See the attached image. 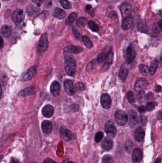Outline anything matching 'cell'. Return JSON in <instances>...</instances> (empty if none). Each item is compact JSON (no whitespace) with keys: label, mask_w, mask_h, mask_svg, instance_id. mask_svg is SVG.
<instances>
[{"label":"cell","mask_w":162,"mask_h":163,"mask_svg":"<svg viewBox=\"0 0 162 163\" xmlns=\"http://www.w3.org/2000/svg\"><path fill=\"white\" fill-rule=\"evenodd\" d=\"M120 10L123 17L129 16L132 12V6L129 3H124L121 5Z\"/></svg>","instance_id":"obj_10"},{"label":"cell","mask_w":162,"mask_h":163,"mask_svg":"<svg viewBox=\"0 0 162 163\" xmlns=\"http://www.w3.org/2000/svg\"><path fill=\"white\" fill-rule=\"evenodd\" d=\"M82 39L83 41V43L86 47H88V49H91L92 47V43L91 41L90 40L88 37L87 36H84L82 37Z\"/></svg>","instance_id":"obj_36"},{"label":"cell","mask_w":162,"mask_h":163,"mask_svg":"<svg viewBox=\"0 0 162 163\" xmlns=\"http://www.w3.org/2000/svg\"><path fill=\"white\" fill-rule=\"evenodd\" d=\"M60 133L62 137L66 140H73L74 139V135L71 131L69 129H64V128H61Z\"/></svg>","instance_id":"obj_21"},{"label":"cell","mask_w":162,"mask_h":163,"mask_svg":"<svg viewBox=\"0 0 162 163\" xmlns=\"http://www.w3.org/2000/svg\"><path fill=\"white\" fill-rule=\"evenodd\" d=\"M140 123L142 125H143L144 124H146V117L144 116V115H141L140 118Z\"/></svg>","instance_id":"obj_47"},{"label":"cell","mask_w":162,"mask_h":163,"mask_svg":"<svg viewBox=\"0 0 162 163\" xmlns=\"http://www.w3.org/2000/svg\"><path fill=\"white\" fill-rule=\"evenodd\" d=\"M79 106L77 104H73V105L72 106V109L74 112H76L78 111L79 110Z\"/></svg>","instance_id":"obj_49"},{"label":"cell","mask_w":162,"mask_h":163,"mask_svg":"<svg viewBox=\"0 0 162 163\" xmlns=\"http://www.w3.org/2000/svg\"><path fill=\"white\" fill-rule=\"evenodd\" d=\"M137 98L139 102L143 103L146 100V96L145 93L144 91H140L137 94Z\"/></svg>","instance_id":"obj_37"},{"label":"cell","mask_w":162,"mask_h":163,"mask_svg":"<svg viewBox=\"0 0 162 163\" xmlns=\"http://www.w3.org/2000/svg\"><path fill=\"white\" fill-rule=\"evenodd\" d=\"M37 66H33L32 67H30L29 69L27 70V71L22 76V80L23 81H28L30 80L35 75L36 73Z\"/></svg>","instance_id":"obj_9"},{"label":"cell","mask_w":162,"mask_h":163,"mask_svg":"<svg viewBox=\"0 0 162 163\" xmlns=\"http://www.w3.org/2000/svg\"><path fill=\"white\" fill-rule=\"evenodd\" d=\"M87 22V18L85 17H79L76 21V25L79 27L84 26Z\"/></svg>","instance_id":"obj_35"},{"label":"cell","mask_w":162,"mask_h":163,"mask_svg":"<svg viewBox=\"0 0 162 163\" xmlns=\"http://www.w3.org/2000/svg\"><path fill=\"white\" fill-rule=\"evenodd\" d=\"M138 121V115L137 113L134 110H130L127 115V121L130 126L134 127Z\"/></svg>","instance_id":"obj_7"},{"label":"cell","mask_w":162,"mask_h":163,"mask_svg":"<svg viewBox=\"0 0 162 163\" xmlns=\"http://www.w3.org/2000/svg\"><path fill=\"white\" fill-rule=\"evenodd\" d=\"M127 100L130 103L133 104L135 102V98H134V95L133 92L131 91H128L127 94Z\"/></svg>","instance_id":"obj_38"},{"label":"cell","mask_w":162,"mask_h":163,"mask_svg":"<svg viewBox=\"0 0 162 163\" xmlns=\"http://www.w3.org/2000/svg\"><path fill=\"white\" fill-rule=\"evenodd\" d=\"M145 135V132L142 127H138L134 131V138L137 142H141L143 140Z\"/></svg>","instance_id":"obj_18"},{"label":"cell","mask_w":162,"mask_h":163,"mask_svg":"<svg viewBox=\"0 0 162 163\" xmlns=\"http://www.w3.org/2000/svg\"><path fill=\"white\" fill-rule=\"evenodd\" d=\"M113 54L112 52L111 51L105 59L106 61H105L104 65H103V69L104 71L107 70L110 66L112 64V61H113Z\"/></svg>","instance_id":"obj_24"},{"label":"cell","mask_w":162,"mask_h":163,"mask_svg":"<svg viewBox=\"0 0 162 163\" xmlns=\"http://www.w3.org/2000/svg\"><path fill=\"white\" fill-rule=\"evenodd\" d=\"M110 49L108 48V49H107L104 51H103L102 53H101L97 57V61L98 62V63H102V62L106 59L107 56H108V54L110 53Z\"/></svg>","instance_id":"obj_25"},{"label":"cell","mask_w":162,"mask_h":163,"mask_svg":"<svg viewBox=\"0 0 162 163\" xmlns=\"http://www.w3.org/2000/svg\"><path fill=\"white\" fill-rule=\"evenodd\" d=\"M128 70L126 68V67L122 66L120 69L119 72V77L121 81L125 82L127 79V77L128 76Z\"/></svg>","instance_id":"obj_26"},{"label":"cell","mask_w":162,"mask_h":163,"mask_svg":"<svg viewBox=\"0 0 162 163\" xmlns=\"http://www.w3.org/2000/svg\"><path fill=\"white\" fill-rule=\"evenodd\" d=\"M48 46V34L44 33L40 37L38 44V51L40 53L46 51Z\"/></svg>","instance_id":"obj_3"},{"label":"cell","mask_w":162,"mask_h":163,"mask_svg":"<svg viewBox=\"0 0 162 163\" xmlns=\"http://www.w3.org/2000/svg\"><path fill=\"white\" fill-rule=\"evenodd\" d=\"M88 1H92V0H88Z\"/></svg>","instance_id":"obj_62"},{"label":"cell","mask_w":162,"mask_h":163,"mask_svg":"<svg viewBox=\"0 0 162 163\" xmlns=\"http://www.w3.org/2000/svg\"><path fill=\"white\" fill-rule=\"evenodd\" d=\"M88 26L89 29L93 32H98L99 30L98 25L92 21H89L88 22Z\"/></svg>","instance_id":"obj_34"},{"label":"cell","mask_w":162,"mask_h":163,"mask_svg":"<svg viewBox=\"0 0 162 163\" xmlns=\"http://www.w3.org/2000/svg\"><path fill=\"white\" fill-rule=\"evenodd\" d=\"M76 87H77L78 89L81 90V91L84 90L85 88L84 85L81 82L77 83V84H76Z\"/></svg>","instance_id":"obj_44"},{"label":"cell","mask_w":162,"mask_h":163,"mask_svg":"<svg viewBox=\"0 0 162 163\" xmlns=\"http://www.w3.org/2000/svg\"><path fill=\"white\" fill-rule=\"evenodd\" d=\"M113 146V142L112 140L108 137L105 138L102 143V147L105 150H110Z\"/></svg>","instance_id":"obj_22"},{"label":"cell","mask_w":162,"mask_h":163,"mask_svg":"<svg viewBox=\"0 0 162 163\" xmlns=\"http://www.w3.org/2000/svg\"><path fill=\"white\" fill-rule=\"evenodd\" d=\"M4 46V40L0 36V49H1Z\"/></svg>","instance_id":"obj_54"},{"label":"cell","mask_w":162,"mask_h":163,"mask_svg":"<svg viewBox=\"0 0 162 163\" xmlns=\"http://www.w3.org/2000/svg\"><path fill=\"white\" fill-rule=\"evenodd\" d=\"M136 57V53L131 45L127 48L126 54L125 56V61L127 64H130L134 60Z\"/></svg>","instance_id":"obj_8"},{"label":"cell","mask_w":162,"mask_h":163,"mask_svg":"<svg viewBox=\"0 0 162 163\" xmlns=\"http://www.w3.org/2000/svg\"><path fill=\"white\" fill-rule=\"evenodd\" d=\"M132 161L133 163H140L142 160V152L139 148H135L132 153Z\"/></svg>","instance_id":"obj_13"},{"label":"cell","mask_w":162,"mask_h":163,"mask_svg":"<svg viewBox=\"0 0 162 163\" xmlns=\"http://www.w3.org/2000/svg\"><path fill=\"white\" fill-rule=\"evenodd\" d=\"M2 158H3V157H2V156H0V161H1V159H2Z\"/></svg>","instance_id":"obj_60"},{"label":"cell","mask_w":162,"mask_h":163,"mask_svg":"<svg viewBox=\"0 0 162 163\" xmlns=\"http://www.w3.org/2000/svg\"><path fill=\"white\" fill-rule=\"evenodd\" d=\"M105 131L108 137H115L117 135V131L114 124L111 121L107 122L105 126Z\"/></svg>","instance_id":"obj_4"},{"label":"cell","mask_w":162,"mask_h":163,"mask_svg":"<svg viewBox=\"0 0 162 163\" xmlns=\"http://www.w3.org/2000/svg\"><path fill=\"white\" fill-rule=\"evenodd\" d=\"M137 29L141 33H146L148 32V27L144 22H140L138 24Z\"/></svg>","instance_id":"obj_32"},{"label":"cell","mask_w":162,"mask_h":163,"mask_svg":"<svg viewBox=\"0 0 162 163\" xmlns=\"http://www.w3.org/2000/svg\"><path fill=\"white\" fill-rule=\"evenodd\" d=\"M60 85L57 81H54L50 85V93L53 96L56 97L60 94Z\"/></svg>","instance_id":"obj_14"},{"label":"cell","mask_w":162,"mask_h":163,"mask_svg":"<svg viewBox=\"0 0 162 163\" xmlns=\"http://www.w3.org/2000/svg\"><path fill=\"white\" fill-rule=\"evenodd\" d=\"M115 119L118 125L124 126L127 122V115L123 110H118L115 115Z\"/></svg>","instance_id":"obj_2"},{"label":"cell","mask_w":162,"mask_h":163,"mask_svg":"<svg viewBox=\"0 0 162 163\" xmlns=\"http://www.w3.org/2000/svg\"><path fill=\"white\" fill-rule=\"evenodd\" d=\"M60 3L62 6L63 7L64 9H69L70 4L67 0H60Z\"/></svg>","instance_id":"obj_42"},{"label":"cell","mask_w":162,"mask_h":163,"mask_svg":"<svg viewBox=\"0 0 162 163\" xmlns=\"http://www.w3.org/2000/svg\"><path fill=\"white\" fill-rule=\"evenodd\" d=\"M1 94H2V90H1V87L0 85V98H1Z\"/></svg>","instance_id":"obj_59"},{"label":"cell","mask_w":162,"mask_h":163,"mask_svg":"<svg viewBox=\"0 0 162 163\" xmlns=\"http://www.w3.org/2000/svg\"><path fill=\"white\" fill-rule=\"evenodd\" d=\"M43 163H58L50 158H47L44 160Z\"/></svg>","instance_id":"obj_48"},{"label":"cell","mask_w":162,"mask_h":163,"mask_svg":"<svg viewBox=\"0 0 162 163\" xmlns=\"http://www.w3.org/2000/svg\"><path fill=\"white\" fill-rule=\"evenodd\" d=\"M77 14L75 13H72L69 14L68 18L66 20V24L68 26H71L74 22L76 18H77Z\"/></svg>","instance_id":"obj_30"},{"label":"cell","mask_w":162,"mask_h":163,"mask_svg":"<svg viewBox=\"0 0 162 163\" xmlns=\"http://www.w3.org/2000/svg\"><path fill=\"white\" fill-rule=\"evenodd\" d=\"M43 115L47 118L51 117L54 113V108L52 105H48L43 108L42 110Z\"/></svg>","instance_id":"obj_16"},{"label":"cell","mask_w":162,"mask_h":163,"mask_svg":"<svg viewBox=\"0 0 162 163\" xmlns=\"http://www.w3.org/2000/svg\"><path fill=\"white\" fill-rule=\"evenodd\" d=\"M40 10L38 5L30 4L27 8V13L30 16H34L38 14Z\"/></svg>","instance_id":"obj_20"},{"label":"cell","mask_w":162,"mask_h":163,"mask_svg":"<svg viewBox=\"0 0 162 163\" xmlns=\"http://www.w3.org/2000/svg\"><path fill=\"white\" fill-rule=\"evenodd\" d=\"M33 3L36 4L37 5L40 4L44 1V0H32Z\"/></svg>","instance_id":"obj_51"},{"label":"cell","mask_w":162,"mask_h":163,"mask_svg":"<svg viewBox=\"0 0 162 163\" xmlns=\"http://www.w3.org/2000/svg\"><path fill=\"white\" fill-rule=\"evenodd\" d=\"M156 92H160L161 91V86L160 85H157L156 86L155 89Z\"/></svg>","instance_id":"obj_52"},{"label":"cell","mask_w":162,"mask_h":163,"mask_svg":"<svg viewBox=\"0 0 162 163\" xmlns=\"http://www.w3.org/2000/svg\"><path fill=\"white\" fill-rule=\"evenodd\" d=\"M0 7H1V4H0Z\"/></svg>","instance_id":"obj_61"},{"label":"cell","mask_w":162,"mask_h":163,"mask_svg":"<svg viewBox=\"0 0 162 163\" xmlns=\"http://www.w3.org/2000/svg\"><path fill=\"white\" fill-rule=\"evenodd\" d=\"M42 131L45 134H49L52 132L53 129V125L50 121H44L42 123Z\"/></svg>","instance_id":"obj_17"},{"label":"cell","mask_w":162,"mask_h":163,"mask_svg":"<svg viewBox=\"0 0 162 163\" xmlns=\"http://www.w3.org/2000/svg\"><path fill=\"white\" fill-rule=\"evenodd\" d=\"M146 107L145 106H142L139 107V109H138V111L140 112H143L146 111Z\"/></svg>","instance_id":"obj_50"},{"label":"cell","mask_w":162,"mask_h":163,"mask_svg":"<svg viewBox=\"0 0 162 163\" xmlns=\"http://www.w3.org/2000/svg\"><path fill=\"white\" fill-rule=\"evenodd\" d=\"M147 85L148 83L146 79L144 78L139 79L136 81V83L134 85V90L138 92L143 91L144 89L146 88Z\"/></svg>","instance_id":"obj_11"},{"label":"cell","mask_w":162,"mask_h":163,"mask_svg":"<svg viewBox=\"0 0 162 163\" xmlns=\"http://www.w3.org/2000/svg\"><path fill=\"white\" fill-rule=\"evenodd\" d=\"M108 17L109 18H112V19H116L117 17V14L115 11H111L108 14Z\"/></svg>","instance_id":"obj_46"},{"label":"cell","mask_w":162,"mask_h":163,"mask_svg":"<svg viewBox=\"0 0 162 163\" xmlns=\"http://www.w3.org/2000/svg\"><path fill=\"white\" fill-rule=\"evenodd\" d=\"M158 66V61L157 60H155L151 63V65L149 69V73L151 75H153L156 72V71Z\"/></svg>","instance_id":"obj_28"},{"label":"cell","mask_w":162,"mask_h":163,"mask_svg":"<svg viewBox=\"0 0 162 163\" xmlns=\"http://www.w3.org/2000/svg\"><path fill=\"white\" fill-rule=\"evenodd\" d=\"M64 89L66 92L69 95L73 96L76 92V88L74 86L73 83L71 80H66L64 83Z\"/></svg>","instance_id":"obj_5"},{"label":"cell","mask_w":162,"mask_h":163,"mask_svg":"<svg viewBox=\"0 0 162 163\" xmlns=\"http://www.w3.org/2000/svg\"><path fill=\"white\" fill-rule=\"evenodd\" d=\"M72 31H73V34H74V36L75 37V38H77V39L79 38V37L81 36V34L77 29L73 27V29H72Z\"/></svg>","instance_id":"obj_45"},{"label":"cell","mask_w":162,"mask_h":163,"mask_svg":"<svg viewBox=\"0 0 162 163\" xmlns=\"http://www.w3.org/2000/svg\"><path fill=\"white\" fill-rule=\"evenodd\" d=\"M134 144L131 140H128L125 144V149L127 153L130 154L133 147Z\"/></svg>","instance_id":"obj_33"},{"label":"cell","mask_w":162,"mask_h":163,"mask_svg":"<svg viewBox=\"0 0 162 163\" xmlns=\"http://www.w3.org/2000/svg\"><path fill=\"white\" fill-rule=\"evenodd\" d=\"M62 163H74L73 162H72V161H69V160L67 158V159H65L63 161V162Z\"/></svg>","instance_id":"obj_56"},{"label":"cell","mask_w":162,"mask_h":163,"mask_svg":"<svg viewBox=\"0 0 162 163\" xmlns=\"http://www.w3.org/2000/svg\"><path fill=\"white\" fill-rule=\"evenodd\" d=\"M162 31V21L159 22L155 23L153 25L152 28V31L156 34H159Z\"/></svg>","instance_id":"obj_31"},{"label":"cell","mask_w":162,"mask_h":163,"mask_svg":"<svg viewBox=\"0 0 162 163\" xmlns=\"http://www.w3.org/2000/svg\"><path fill=\"white\" fill-rule=\"evenodd\" d=\"M83 51V49L81 47L77 46H67L64 49V52H67L68 53L78 54L81 53Z\"/></svg>","instance_id":"obj_15"},{"label":"cell","mask_w":162,"mask_h":163,"mask_svg":"<svg viewBox=\"0 0 162 163\" xmlns=\"http://www.w3.org/2000/svg\"><path fill=\"white\" fill-rule=\"evenodd\" d=\"M86 9L87 10H90L91 9L92 6L90 4H87L86 5Z\"/></svg>","instance_id":"obj_57"},{"label":"cell","mask_w":162,"mask_h":163,"mask_svg":"<svg viewBox=\"0 0 162 163\" xmlns=\"http://www.w3.org/2000/svg\"><path fill=\"white\" fill-rule=\"evenodd\" d=\"M155 106H156V105L154 102H148L146 107V109L148 111H152V110H153L155 109Z\"/></svg>","instance_id":"obj_43"},{"label":"cell","mask_w":162,"mask_h":163,"mask_svg":"<svg viewBox=\"0 0 162 163\" xmlns=\"http://www.w3.org/2000/svg\"><path fill=\"white\" fill-rule=\"evenodd\" d=\"M133 22V17L131 16L125 18L122 23V28L123 30H127L130 29Z\"/></svg>","instance_id":"obj_19"},{"label":"cell","mask_w":162,"mask_h":163,"mask_svg":"<svg viewBox=\"0 0 162 163\" xmlns=\"http://www.w3.org/2000/svg\"><path fill=\"white\" fill-rule=\"evenodd\" d=\"M10 163H20L19 161L18 160L16 159H14V158H11V160Z\"/></svg>","instance_id":"obj_55"},{"label":"cell","mask_w":162,"mask_h":163,"mask_svg":"<svg viewBox=\"0 0 162 163\" xmlns=\"http://www.w3.org/2000/svg\"><path fill=\"white\" fill-rule=\"evenodd\" d=\"M161 158L158 157L157 158L156 160L155 161V163H161Z\"/></svg>","instance_id":"obj_58"},{"label":"cell","mask_w":162,"mask_h":163,"mask_svg":"<svg viewBox=\"0 0 162 163\" xmlns=\"http://www.w3.org/2000/svg\"><path fill=\"white\" fill-rule=\"evenodd\" d=\"M34 92V88L32 87H28L21 91L19 93V95L21 96H28L29 95L33 94Z\"/></svg>","instance_id":"obj_29"},{"label":"cell","mask_w":162,"mask_h":163,"mask_svg":"<svg viewBox=\"0 0 162 163\" xmlns=\"http://www.w3.org/2000/svg\"><path fill=\"white\" fill-rule=\"evenodd\" d=\"M65 58V69L69 75L74 76L76 73L75 60L71 53L64 52Z\"/></svg>","instance_id":"obj_1"},{"label":"cell","mask_w":162,"mask_h":163,"mask_svg":"<svg viewBox=\"0 0 162 163\" xmlns=\"http://www.w3.org/2000/svg\"><path fill=\"white\" fill-rule=\"evenodd\" d=\"M53 15L54 17L59 19H62L65 18L66 15L65 11L60 8H56L53 12Z\"/></svg>","instance_id":"obj_23"},{"label":"cell","mask_w":162,"mask_h":163,"mask_svg":"<svg viewBox=\"0 0 162 163\" xmlns=\"http://www.w3.org/2000/svg\"><path fill=\"white\" fill-rule=\"evenodd\" d=\"M113 160L111 156L109 154H106L103 157L102 163H113Z\"/></svg>","instance_id":"obj_39"},{"label":"cell","mask_w":162,"mask_h":163,"mask_svg":"<svg viewBox=\"0 0 162 163\" xmlns=\"http://www.w3.org/2000/svg\"><path fill=\"white\" fill-rule=\"evenodd\" d=\"M45 4L47 6H50L52 4V0H47Z\"/></svg>","instance_id":"obj_53"},{"label":"cell","mask_w":162,"mask_h":163,"mask_svg":"<svg viewBox=\"0 0 162 163\" xmlns=\"http://www.w3.org/2000/svg\"><path fill=\"white\" fill-rule=\"evenodd\" d=\"M103 137V133L101 132H98L96 133L95 137V140L96 143H98L102 140Z\"/></svg>","instance_id":"obj_40"},{"label":"cell","mask_w":162,"mask_h":163,"mask_svg":"<svg viewBox=\"0 0 162 163\" xmlns=\"http://www.w3.org/2000/svg\"><path fill=\"white\" fill-rule=\"evenodd\" d=\"M139 69L142 73H144V74H147L149 71V69H148L147 66L145 65H140L139 66Z\"/></svg>","instance_id":"obj_41"},{"label":"cell","mask_w":162,"mask_h":163,"mask_svg":"<svg viewBox=\"0 0 162 163\" xmlns=\"http://www.w3.org/2000/svg\"><path fill=\"white\" fill-rule=\"evenodd\" d=\"M12 32V28L11 27L8 25H4L1 27V34L5 37L10 36Z\"/></svg>","instance_id":"obj_27"},{"label":"cell","mask_w":162,"mask_h":163,"mask_svg":"<svg viewBox=\"0 0 162 163\" xmlns=\"http://www.w3.org/2000/svg\"><path fill=\"white\" fill-rule=\"evenodd\" d=\"M25 17L24 11L21 9H17L14 11L11 16L13 22L15 23H19L22 22Z\"/></svg>","instance_id":"obj_6"},{"label":"cell","mask_w":162,"mask_h":163,"mask_svg":"<svg viewBox=\"0 0 162 163\" xmlns=\"http://www.w3.org/2000/svg\"><path fill=\"white\" fill-rule=\"evenodd\" d=\"M100 102L103 108L109 109L111 105L112 101L110 97L108 94H104L101 96Z\"/></svg>","instance_id":"obj_12"}]
</instances>
